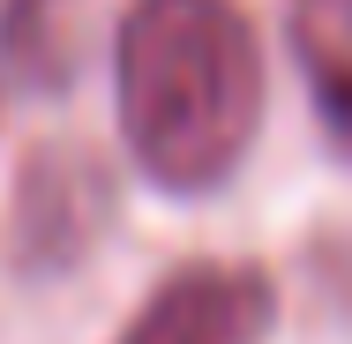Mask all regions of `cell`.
<instances>
[{
  "label": "cell",
  "mask_w": 352,
  "mask_h": 344,
  "mask_svg": "<svg viewBox=\"0 0 352 344\" xmlns=\"http://www.w3.org/2000/svg\"><path fill=\"white\" fill-rule=\"evenodd\" d=\"M120 142L165 195L240 172L263 120V45L240 0H135L113 38Z\"/></svg>",
  "instance_id": "1"
},
{
  "label": "cell",
  "mask_w": 352,
  "mask_h": 344,
  "mask_svg": "<svg viewBox=\"0 0 352 344\" xmlns=\"http://www.w3.org/2000/svg\"><path fill=\"white\" fill-rule=\"evenodd\" d=\"M278 322V284L255 262H188L173 270L120 344H263Z\"/></svg>",
  "instance_id": "2"
},
{
  "label": "cell",
  "mask_w": 352,
  "mask_h": 344,
  "mask_svg": "<svg viewBox=\"0 0 352 344\" xmlns=\"http://www.w3.org/2000/svg\"><path fill=\"white\" fill-rule=\"evenodd\" d=\"M285 30H292V60L307 75V98L322 113V135L352 165V0H292Z\"/></svg>",
  "instance_id": "3"
}]
</instances>
